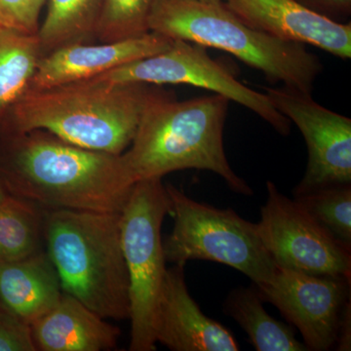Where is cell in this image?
<instances>
[{
  "instance_id": "1",
  "label": "cell",
  "mask_w": 351,
  "mask_h": 351,
  "mask_svg": "<svg viewBox=\"0 0 351 351\" xmlns=\"http://www.w3.org/2000/svg\"><path fill=\"white\" fill-rule=\"evenodd\" d=\"M0 182L8 195L43 209L121 213L136 182L122 154L34 129L0 136Z\"/></svg>"
},
{
  "instance_id": "2",
  "label": "cell",
  "mask_w": 351,
  "mask_h": 351,
  "mask_svg": "<svg viewBox=\"0 0 351 351\" xmlns=\"http://www.w3.org/2000/svg\"><path fill=\"white\" fill-rule=\"evenodd\" d=\"M165 91L159 85L92 80L29 90L14 106L0 136L41 129L83 149L122 154L145 108Z\"/></svg>"
},
{
  "instance_id": "3",
  "label": "cell",
  "mask_w": 351,
  "mask_h": 351,
  "mask_svg": "<svg viewBox=\"0 0 351 351\" xmlns=\"http://www.w3.org/2000/svg\"><path fill=\"white\" fill-rule=\"evenodd\" d=\"M230 101L213 96L177 101L165 91L147 106L132 144L122 154L134 181L162 179L175 171H211L243 195L253 191L230 167L223 130Z\"/></svg>"
},
{
  "instance_id": "4",
  "label": "cell",
  "mask_w": 351,
  "mask_h": 351,
  "mask_svg": "<svg viewBox=\"0 0 351 351\" xmlns=\"http://www.w3.org/2000/svg\"><path fill=\"white\" fill-rule=\"evenodd\" d=\"M43 234L64 293L105 319L130 318L120 213L44 209Z\"/></svg>"
},
{
  "instance_id": "5",
  "label": "cell",
  "mask_w": 351,
  "mask_h": 351,
  "mask_svg": "<svg viewBox=\"0 0 351 351\" xmlns=\"http://www.w3.org/2000/svg\"><path fill=\"white\" fill-rule=\"evenodd\" d=\"M149 31L173 40L226 51L265 75L267 82L311 94L324 66L306 44L274 38L253 29L225 2L154 0Z\"/></svg>"
},
{
  "instance_id": "6",
  "label": "cell",
  "mask_w": 351,
  "mask_h": 351,
  "mask_svg": "<svg viewBox=\"0 0 351 351\" xmlns=\"http://www.w3.org/2000/svg\"><path fill=\"white\" fill-rule=\"evenodd\" d=\"M174 226L163 239L166 262L184 267L189 261L223 263L242 272L254 285L269 282L277 267L265 250L257 223L232 209H218L166 184Z\"/></svg>"
},
{
  "instance_id": "7",
  "label": "cell",
  "mask_w": 351,
  "mask_h": 351,
  "mask_svg": "<svg viewBox=\"0 0 351 351\" xmlns=\"http://www.w3.org/2000/svg\"><path fill=\"white\" fill-rule=\"evenodd\" d=\"M171 203L162 179L136 182L120 213L122 251L129 276V350H156L157 304L165 280L161 228Z\"/></svg>"
},
{
  "instance_id": "8",
  "label": "cell",
  "mask_w": 351,
  "mask_h": 351,
  "mask_svg": "<svg viewBox=\"0 0 351 351\" xmlns=\"http://www.w3.org/2000/svg\"><path fill=\"white\" fill-rule=\"evenodd\" d=\"M206 49L199 44L175 39L163 52L131 62L88 80L104 84H186L202 88L243 106L280 135L288 136L290 120L272 106L265 93L240 82L225 64L212 59Z\"/></svg>"
},
{
  "instance_id": "9",
  "label": "cell",
  "mask_w": 351,
  "mask_h": 351,
  "mask_svg": "<svg viewBox=\"0 0 351 351\" xmlns=\"http://www.w3.org/2000/svg\"><path fill=\"white\" fill-rule=\"evenodd\" d=\"M267 199L257 223L277 267L313 276H351V247L337 239L295 199L267 182Z\"/></svg>"
},
{
  "instance_id": "10",
  "label": "cell",
  "mask_w": 351,
  "mask_h": 351,
  "mask_svg": "<svg viewBox=\"0 0 351 351\" xmlns=\"http://www.w3.org/2000/svg\"><path fill=\"white\" fill-rule=\"evenodd\" d=\"M265 96L301 131L307 165L294 195L335 184H351V119L323 107L311 94L282 86L263 87Z\"/></svg>"
},
{
  "instance_id": "11",
  "label": "cell",
  "mask_w": 351,
  "mask_h": 351,
  "mask_svg": "<svg viewBox=\"0 0 351 351\" xmlns=\"http://www.w3.org/2000/svg\"><path fill=\"white\" fill-rule=\"evenodd\" d=\"M256 288L263 302L276 306L301 332L307 350L326 351L336 346L343 309L350 301V277L277 267L269 282Z\"/></svg>"
},
{
  "instance_id": "12",
  "label": "cell",
  "mask_w": 351,
  "mask_h": 351,
  "mask_svg": "<svg viewBox=\"0 0 351 351\" xmlns=\"http://www.w3.org/2000/svg\"><path fill=\"white\" fill-rule=\"evenodd\" d=\"M244 24L281 40L308 44L339 59L351 57V24L308 10L295 0H223Z\"/></svg>"
},
{
  "instance_id": "13",
  "label": "cell",
  "mask_w": 351,
  "mask_h": 351,
  "mask_svg": "<svg viewBox=\"0 0 351 351\" xmlns=\"http://www.w3.org/2000/svg\"><path fill=\"white\" fill-rule=\"evenodd\" d=\"M172 43L173 39L151 32L119 43L64 46L43 57L29 90L40 91L91 80L131 62L163 52Z\"/></svg>"
},
{
  "instance_id": "14",
  "label": "cell",
  "mask_w": 351,
  "mask_h": 351,
  "mask_svg": "<svg viewBox=\"0 0 351 351\" xmlns=\"http://www.w3.org/2000/svg\"><path fill=\"white\" fill-rule=\"evenodd\" d=\"M184 267L166 271L156 316L154 337L173 351H239L230 330L208 317L189 295Z\"/></svg>"
},
{
  "instance_id": "15",
  "label": "cell",
  "mask_w": 351,
  "mask_h": 351,
  "mask_svg": "<svg viewBox=\"0 0 351 351\" xmlns=\"http://www.w3.org/2000/svg\"><path fill=\"white\" fill-rule=\"evenodd\" d=\"M39 351H105L117 345L120 330L63 292L56 306L29 325Z\"/></svg>"
},
{
  "instance_id": "16",
  "label": "cell",
  "mask_w": 351,
  "mask_h": 351,
  "mask_svg": "<svg viewBox=\"0 0 351 351\" xmlns=\"http://www.w3.org/2000/svg\"><path fill=\"white\" fill-rule=\"evenodd\" d=\"M62 294L59 274L47 252L0 261V304L27 325L56 306Z\"/></svg>"
},
{
  "instance_id": "17",
  "label": "cell",
  "mask_w": 351,
  "mask_h": 351,
  "mask_svg": "<svg viewBox=\"0 0 351 351\" xmlns=\"http://www.w3.org/2000/svg\"><path fill=\"white\" fill-rule=\"evenodd\" d=\"M44 56L38 34L0 25V133L27 91Z\"/></svg>"
},
{
  "instance_id": "18",
  "label": "cell",
  "mask_w": 351,
  "mask_h": 351,
  "mask_svg": "<svg viewBox=\"0 0 351 351\" xmlns=\"http://www.w3.org/2000/svg\"><path fill=\"white\" fill-rule=\"evenodd\" d=\"M256 286L234 289L226 298L223 311L248 335L258 351H306L287 325L272 318L263 308Z\"/></svg>"
},
{
  "instance_id": "19",
  "label": "cell",
  "mask_w": 351,
  "mask_h": 351,
  "mask_svg": "<svg viewBox=\"0 0 351 351\" xmlns=\"http://www.w3.org/2000/svg\"><path fill=\"white\" fill-rule=\"evenodd\" d=\"M104 0H49L38 36L45 56L71 44L95 38Z\"/></svg>"
},
{
  "instance_id": "20",
  "label": "cell",
  "mask_w": 351,
  "mask_h": 351,
  "mask_svg": "<svg viewBox=\"0 0 351 351\" xmlns=\"http://www.w3.org/2000/svg\"><path fill=\"white\" fill-rule=\"evenodd\" d=\"M44 209L8 195L0 202V261L23 260L43 249Z\"/></svg>"
},
{
  "instance_id": "21",
  "label": "cell",
  "mask_w": 351,
  "mask_h": 351,
  "mask_svg": "<svg viewBox=\"0 0 351 351\" xmlns=\"http://www.w3.org/2000/svg\"><path fill=\"white\" fill-rule=\"evenodd\" d=\"M304 209L337 239L351 247V186L335 184L295 195Z\"/></svg>"
},
{
  "instance_id": "22",
  "label": "cell",
  "mask_w": 351,
  "mask_h": 351,
  "mask_svg": "<svg viewBox=\"0 0 351 351\" xmlns=\"http://www.w3.org/2000/svg\"><path fill=\"white\" fill-rule=\"evenodd\" d=\"M152 3L154 0H104L95 38L110 43L149 34Z\"/></svg>"
},
{
  "instance_id": "23",
  "label": "cell",
  "mask_w": 351,
  "mask_h": 351,
  "mask_svg": "<svg viewBox=\"0 0 351 351\" xmlns=\"http://www.w3.org/2000/svg\"><path fill=\"white\" fill-rule=\"evenodd\" d=\"M46 0H0V25L36 34Z\"/></svg>"
},
{
  "instance_id": "24",
  "label": "cell",
  "mask_w": 351,
  "mask_h": 351,
  "mask_svg": "<svg viewBox=\"0 0 351 351\" xmlns=\"http://www.w3.org/2000/svg\"><path fill=\"white\" fill-rule=\"evenodd\" d=\"M0 351H36L29 325L0 304Z\"/></svg>"
},
{
  "instance_id": "25",
  "label": "cell",
  "mask_w": 351,
  "mask_h": 351,
  "mask_svg": "<svg viewBox=\"0 0 351 351\" xmlns=\"http://www.w3.org/2000/svg\"><path fill=\"white\" fill-rule=\"evenodd\" d=\"M302 6L321 16L339 22L350 17L351 0H295Z\"/></svg>"
},
{
  "instance_id": "26",
  "label": "cell",
  "mask_w": 351,
  "mask_h": 351,
  "mask_svg": "<svg viewBox=\"0 0 351 351\" xmlns=\"http://www.w3.org/2000/svg\"><path fill=\"white\" fill-rule=\"evenodd\" d=\"M351 306L350 301L346 304L339 323L337 348L338 350H350L351 348Z\"/></svg>"
},
{
  "instance_id": "27",
  "label": "cell",
  "mask_w": 351,
  "mask_h": 351,
  "mask_svg": "<svg viewBox=\"0 0 351 351\" xmlns=\"http://www.w3.org/2000/svg\"><path fill=\"white\" fill-rule=\"evenodd\" d=\"M7 195H8V193H6L5 189H4L3 186L0 182V202L5 199Z\"/></svg>"
},
{
  "instance_id": "28",
  "label": "cell",
  "mask_w": 351,
  "mask_h": 351,
  "mask_svg": "<svg viewBox=\"0 0 351 351\" xmlns=\"http://www.w3.org/2000/svg\"><path fill=\"white\" fill-rule=\"evenodd\" d=\"M195 1L212 2V3H217V2H223V0H195Z\"/></svg>"
}]
</instances>
